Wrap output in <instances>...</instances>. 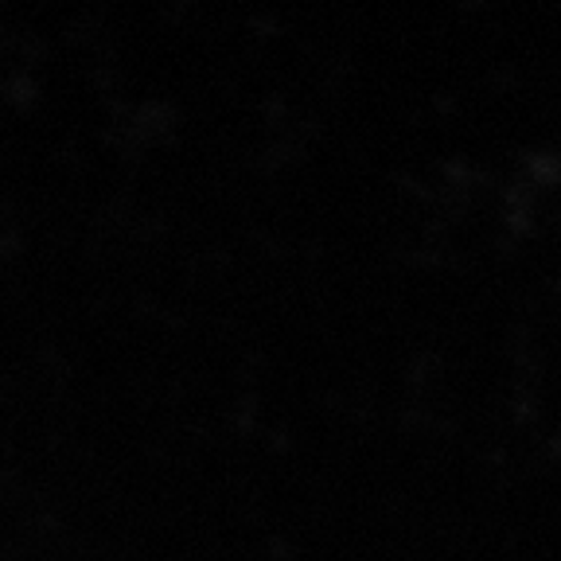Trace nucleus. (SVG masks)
I'll list each match as a JSON object with an SVG mask.
<instances>
[]
</instances>
